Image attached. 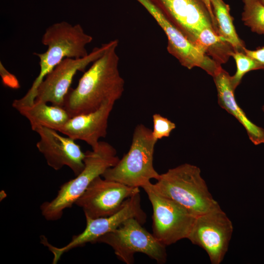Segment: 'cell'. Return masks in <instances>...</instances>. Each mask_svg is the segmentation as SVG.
<instances>
[{
  "mask_svg": "<svg viewBox=\"0 0 264 264\" xmlns=\"http://www.w3.org/2000/svg\"><path fill=\"white\" fill-rule=\"evenodd\" d=\"M118 40L111 41L104 54L85 72L77 87L69 90L64 108L71 117L94 111L104 103L115 102L121 97L125 81L118 69Z\"/></svg>",
  "mask_w": 264,
  "mask_h": 264,
  "instance_id": "1",
  "label": "cell"
},
{
  "mask_svg": "<svg viewBox=\"0 0 264 264\" xmlns=\"http://www.w3.org/2000/svg\"><path fill=\"white\" fill-rule=\"evenodd\" d=\"M81 25H72L63 21L54 23L45 31L42 44L47 46L44 53H34L40 60V72L26 93L13 101L12 107L18 109L31 105L35 101L39 87L45 77L66 58H81L88 53L86 46L92 41Z\"/></svg>",
  "mask_w": 264,
  "mask_h": 264,
  "instance_id": "2",
  "label": "cell"
},
{
  "mask_svg": "<svg viewBox=\"0 0 264 264\" xmlns=\"http://www.w3.org/2000/svg\"><path fill=\"white\" fill-rule=\"evenodd\" d=\"M152 188L180 204L196 217L220 208L201 175L199 168L184 163L160 174Z\"/></svg>",
  "mask_w": 264,
  "mask_h": 264,
  "instance_id": "3",
  "label": "cell"
},
{
  "mask_svg": "<svg viewBox=\"0 0 264 264\" xmlns=\"http://www.w3.org/2000/svg\"><path fill=\"white\" fill-rule=\"evenodd\" d=\"M119 159L111 145L100 141L94 149L85 152L82 171L75 178L62 185L53 199L41 205L42 215L47 220L60 219L64 210L75 204L92 181L115 166Z\"/></svg>",
  "mask_w": 264,
  "mask_h": 264,
  "instance_id": "4",
  "label": "cell"
},
{
  "mask_svg": "<svg viewBox=\"0 0 264 264\" xmlns=\"http://www.w3.org/2000/svg\"><path fill=\"white\" fill-rule=\"evenodd\" d=\"M157 141L152 130L143 124L134 129L132 143L128 153L117 164L102 175L104 178L117 181L132 187H142L156 180L159 174L153 165L155 145Z\"/></svg>",
  "mask_w": 264,
  "mask_h": 264,
  "instance_id": "5",
  "label": "cell"
},
{
  "mask_svg": "<svg viewBox=\"0 0 264 264\" xmlns=\"http://www.w3.org/2000/svg\"><path fill=\"white\" fill-rule=\"evenodd\" d=\"M136 219L126 220L115 230L98 238L94 243H104L113 249L115 254L126 264L134 263V255L141 253L158 264L167 262L166 246L142 226Z\"/></svg>",
  "mask_w": 264,
  "mask_h": 264,
  "instance_id": "6",
  "label": "cell"
},
{
  "mask_svg": "<svg viewBox=\"0 0 264 264\" xmlns=\"http://www.w3.org/2000/svg\"><path fill=\"white\" fill-rule=\"evenodd\" d=\"M151 183L142 188L153 207V234L166 246L187 239L197 217L176 201L155 192Z\"/></svg>",
  "mask_w": 264,
  "mask_h": 264,
  "instance_id": "7",
  "label": "cell"
},
{
  "mask_svg": "<svg viewBox=\"0 0 264 264\" xmlns=\"http://www.w3.org/2000/svg\"><path fill=\"white\" fill-rule=\"evenodd\" d=\"M132 218L136 219L142 224L146 221L147 217L141 208L140 193L126 199L120 209L113 215L96 219L86 218L87 223L84 230L73 236L66 245L57 247L49 243L47 240L43 242V244L52 253L53 264H57L64 253L88 242L94 243L98 238L115 230Z\"/></svg>",
  "mask_w": 264,
  "mask_h": 264,
  "instance_id": "8",
  "label": "cell"
},
{
  "mask_svg": "<svg viewBox=\"0 0 264 264\" xmlns=\"http://www.w3.org/2000/svg\"><path fill=\"white\" fill-rule=\"evenodd\" d=\"M233 232L231 220L220 208L197 217L187 239L205 251L212 264H220Z\"/></svg>",
  "mask_w": 264,
  "mask_h": 264,
  "instance_id": "9",
  "label": "cell"
},
{
  "mask_svg": "<svg viewBox=\"0 0 264 264\" xmlns=\"http://www.w3.org/2000/svg\"><path fill=\"white\" fill-rule=\"evenodd\" d=\"M141 5L153 16L167 38V49L183 66L189 69L198 67L213 77L221 68L210 57L191 42L167 19L151 0H142Z\"/></svg>",
  "mask_w": 264,
  "mask_h": 264,
  "instance_id": "10",
  "label": "cell"
},
{
  "mask_svg": "<svg viewBox=\"0 0 264 264\" xmlns=\"http://www.w3.org/2000/svg\"><path fill=\"white\" fill-rule=\"evenodd\" d=\"M138 193L139 188L100 176L92 181L75 204L83 209L86 218L105 217L115 213L126 199Z\"/></svg>",
  "mask_w": 264,
  "mask_h": 264,
  "instance_id": "11",
  "label": "cell"
},
{
  "mask_svg": "<svg viewBox=\"0 0 264 264\" xmlns=\"http://www.w3.org/2000/svg\"><path fill=\"white\" fill-rule=\"evenodd\" d=\"M110 44V41L96 47L83 58L63 59L40 84L35 101L64 107L65 98L75 75L79 71H83L88 65L100 57Z\"/></svg>",
  "mask_w": 264,
  "mask_h": 264,
  "instance_id": "12",
  "label": "cell"
},
{
  "mask_svg": "<svg viewBox=\"0 0 264 264\" xmlns=\"http://www.w3.org/2000/svg\"><path fill=\"white\" fill-rule=\"evenodd\" d=\"M151 0L195 45L202 28L208 27L214 29L210 13L203 0Z\"/></svg>",
  "mask_w": 264,
  "mask_h": 264,
  "instance_id": "13",
  "label": "cell"
},
{
  "mask_svg": "<svg viewBox=\"0 0 264 264\" xmlns=\"http://www.w3.org/2000/svg\"><path fill=\"white\" fill-rule=\"evenodd\" d=\"M34 132L40 137L36 147L49 166L56 171L67 166L76 176L82 171L85 152L82 151L75 140L46 127H38Z\"/></svg>",
  "mask_w": 264,
  "mask_h": 264,
  "instance_id": "14",
  "label": "cell"
},
{
  "mask_svg": "<svg viewBox=\"0 0 264 264\" xmlns=\"http://www.w3.org/2000/svg\"><path fill=\"white\" fill-rule=\"evenodd\" d=\"M115 102L107 101L97 110L71 117L58 132L75 140L85 141L92 148L105 137L108 120Z\"/></svg>",
  "mask_w": 264,
  "mask_h": 264,
  "instance_id": "15",
  "label": "cell"
},
{
  "mask_svg": "<svg viewBox=\"0 0 264 264\" xmlns=\"http://www.w3.org/2000/svg\"><path fill=\"white\" fill-rule=\"evenodd\" d=\"M217 92L219 105L233 115L244 127L250 140L255 145L264 143V129L249 120L237 104L231 76L222 68L213 77Z\"/></svg>",
  "mask_w": 264,
  "mask_h": 264,
  "instance_id": "16",
  "label": "cell"
},
{
  "mask_svg": "<svg viewBox=\"0 0 264 264\" xmlns=\"http://www.w3.org/2000/svg\"><path fill=\"white\" fill-rule=\"evenodd\" d=\"M17 110L28 120L34 131L43 127L58 132L71 117L63 107L49 105L42 101H35L31 105Z\"/></svg>",
  "mask_w": 264,
  "mask_h": 264,
  "instance_id": "17",
  "label": "cell"
},
{
  "mask_svg": "<svg viewBox=\"0 0 264 264\" xmlns=\"http://www.w3.org/2000/svg\"><path fill=\"white\" fill-rule=\"evenodd\" d=\"M196 45L220 65L226 63L234 51L229 43L213 28L208 27L202 28L198 33Z\"/></svg>",
  "mask_w": 264,
  "mask_h": 264,
  "instance_id": "18",
  "label": "cell"
},
{
  "mask_svg": "<svg viewBox=\"0 0 264 264\" xmlns=\"http://www.w3.org/2000/svg\"><path fill=\"white\" fill-rule=\"evenodd\" d=\"M210 0L217 24L218 35L229 43L234 51L244 52L245 45L236 32L229 5L223 0Z\"/></svg>",
  "mask_w": 264,
  "mask_h": 264,
  "instance_id": "19",
  "label": "cell"
},
{
  "mask_svg": "<svg viewBox=\"0 0 264 264\" xmlns=\"http://www.w3.org/2000/svg\"><path fill=\"white\" fill-rule=\"evenodd\" d=\"M242 20L244 25L258 34L264 35V6L259 0H242Z\"/></svg>",
  "mask_w": 264,
  "mask_h": 264,
  "instance_id": "20",
  "label": "cell"
},
{
  "mask_svg": "<svg viewBox=\"0 0 264 264\" xmlns=\"http://www.w3.org/2000/svg\"><path fill=\"white\" fill-rule=\"evenodd\" d=\"M231 57L235 60L237 66L235 74L231 76L232 85L235 90L246 73L251 70L264 69L262 65L247 56L244 52L234 51L231 53Z\"/></svg>",
  "mask_w": 264,
  "mask_h": 264,
  "instance_id": "21",
  "label": "cell"
},
{
  "mask_svg": "<svg viewBox=\"0 0 264 264\" xmlns=\"http://www.w3.org/2000/svg\"><path fill=\"white\" fill-rule=\"evenodd\" d=\"M153 130L152 133L157 140L163 137H169L176 127V124L158 113L153 115Z\"/></svg>",
  "mask_w": 264,
  "mask_h": 264,
  "instance_id": "22",
  "label": "cell"
},
{
  "mask_svg": "<svg viewBox=\"0 0 264 264\" xmlns=\"http://www.w3.org/2000/svg\"><path fill=\"white\" fill-rule=\"evenodd\" d=\"M0 74L3 84L13 89L20 88V84L16 77L5 68L0 62Z\"/></svg>",
  "mask_w": 264,
  "mask_h": 264,
  "instance_id": "23",
  "label": "cell"
},
{
  "mask_svg": "<svg viewBox=\"0 0 264 264\" xmlns=\"http://www.w3.org/2000/svg\"><path fill=\"white\" fill-rule=\"evenodd\" d=\"M243 51L245 54L259 63L264 67V46L254 50L244 48Z\"/></svg>",
  "mask_w": 264,
  "mask_h": 264,
  "instance_id": "24",
  "label": "cell"
},
{
  "mask_svg": "<svg viewBox=\"0 0 264 264\" xmlns=\"http://www.w3.org/2000/svg\"><path fill=\"white\" fill-rule=\"evenodd\" d=\"M203 0L204 1L205 3L206 4V6H207L210 13L214 30L216 31V32L217 33H218L217 24V22H216V19H215V16H214V13H213V11L212 7L211 4V2H210V0Z\"/></svg>",
  "mask_w": 264,
  "mask_h": 264,
  "instance_id": "25",
  "label": "cell"
},
{
  "mask_svg": "<svg viewBox=\"0 0 264 264\" xmlns=\"http://www.w3.org/2000/svg\"><path fill=\"white\" fill-rule=\"evenodd\" d=\"M259 1L264 6V0H259Z\"/></svg>",
  "mask_w": 264,
  "mask_h": 264,
  "instance_id": "26",
  "label": "cell"
},
{
  "mask_svg": "<svg viewBox=\"0 0 264 264\" xmlns=\"http://www.w3.org/2000/svg\"><path fill=\"white\" fill-rule=\"evenodd\" d=\"M262 110L264 112V105L262 107Z\"/></svg>",
  "mask_w": 264,
  "mask_h": 264,
  "instance_id": "27",
  "label": "cell"
}]
</instances>
